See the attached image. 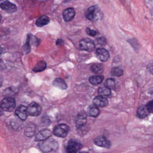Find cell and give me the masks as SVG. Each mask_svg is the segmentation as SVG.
Here are the masks:
<instances>
[{"instance_id": "16", "label": "cell", "mask_w": 153, "mask_h": 153, "mask_svg": "<svg viewBox=\"0 0 153 153\" xmlns=\"http://www.w3.org/2000/svg\"><path fill=\"white\" fill-rule=\"evenodd\" d=\"M53 85L54 87L62 90L67 89V87L66 82L61 78L55 79L53 82Z\"/></svg>"}, {"instance_id": "20", "label": "cell", "mask_w": 153, "mask_h": 153, "mask_svg": "<svg viewBox=\"0 0 153 153\" xmlns=\"http://www.w3.org/2000/svg\"><path fill=\"white\" fill-rule=\"evenodd\" d=\"M50 22V20L49 17L46 16L44 15L38 18L36 21V25L37 27L41 28L47 25Z\"/></svg>"}, {"instance_id": "36", "label": "cell", "mask_w": 153, "mask_h": 153, "mask_svg": "<svg viewBox=\"0 0 153 153\" xmlns=\"http://www.w3.org/2000/svg\"><path fill=\"white\" fill-rule=\"evenodd\" d=\"M5 50L4 48L3 47H1L0 46V57L2 55L3 53H4L5 52Z\"/></svg>"}, {"instance_id": "27", "label": "cell", "mask_w": 153, "mask_h": 153, "mask_svg": "<svg viewBox=\"0 0 153 153\" xmlns=\"http://www.w3.org/2000/svg\"><path fill=\"white\" fill-rule=\"evenodd\" d=\"M31 45L30 42L29 37V36L28 35L26 43L24 44V46H23V52H25L26 54H28V53H29L30 52Z\"/></svg>"}, {"instance_id": "4", "label": "cell", "mask_w": 153, "mask_h": 153, "mask_svg": "<svg viewBox=\"0 0 153 153\" xmlns=\"http://www.w3.org/2000/svg\"><path fill=\"white\" fill-rule=\"evenodd\" d=\"M69 130V127L66 124H59L54 127L53 134L59 138H65L67 136Z\"/></svg>"}, {"instance_id": "21", "label": "cell", "mask_w": 153, "mask_h": 153, "mask_svg": "<svg viewBox=\"0 0 153 153\" xmlns=\"http://www.w3.org/2000/svg\"><path fill=\"white\" fill-rule=\"evenodd\" d=\"M18 89L15 87L7 88L3 92V95L7 97H13L16 95L18 93Z\"/></svg>"}, {"instance_id": "19", "label": "cell", "mask_w": 153, "mask_h": 153, "mask_svg": "<svg viewBox=\"0 0 153 153\" xmlns=\"http://www.w3.org/2000/svg\"><path fill=\"white\" fill-rule=\"evenodd\" d=\"M100 111L97 106L90 105L87 109V114L90 117H96L99 115Z\"/></svg>"}, {"instance_id": "7", "label": "cell", "mask_w": 153, "mask_h": 153, "mask_svg": "<svg viewBox=\"0 0 153 153\" xmlns=\"http://www.w3.org/2000/svg\"><path fill=\"white\" fill-rule=\"evenodd\" d=\"M82 147L81 142L75 139L68 141L66 148V153H77Z\"/></svg>"}, {"instance_id": "11", "label": "cell", "mask_w": 153, "mask_h": 153, "mask_svg": "<svg viewBox=\"0 0 153 153\" xmlns=\"http://www.w3.org/2000/svg\"><path fill=\"white\" fill-rule=\"evenodd\" d=\"M52 132L48 129H44L39 132L35 137L36 141H41L49 138L51 136Z\"/></svg>"}, {"instance_id": "37", "label": "cell", "mask_w": 153, "mask_h": 153, "mask_svg": "<svg viewBox=\"0 0 153 153\" xmlns=\"http://www.w3.org/2000/svg\"><path fill=\"white\" fill-rule=\"evenodd\" d=\"M3 82V78L2 76L0 75V88L2 86Z\"/></svg>"}, {"instance_id": "39", "label": "cell", "mask_w": 153, "mask_h": 153, "mask_svg": "<svg viewBox=\"0 0 153 153\" xmlns=\"http://www.w3.org/2000/svg\"><path fill=\"white\" fill-rule=\"evenodd\" d=\"M1 15H0V22H1Z\"/></svg>"}, {"instance_id": "40", "label": "cell", "mask_w": 153, "mask_h": 153, "mask_svg": "<svg viewBox=\"0 0 153 153\" xmlns=\"http://www.w3.org/2000/svg\"><path fill=\"white\" fill-rule=\"evenodd\" d=\"M1 112H1V111H0V115H1Z\"/></svg>"}, {"instance_id": "32", "label": "cell", "mask_w": 153, "mask_h": 153, "mask_svg": "<svg viewBox=\"0 0 153 153\" xmlns=\"http://www.w3.org/2000/svg\"><path fill=\"white\" fill-rule=\"evenodd\" d=\"M146 106L148 109L150 111V112H152V111H153V101L151 100V101L149 102L148 103H147Z\"/></svg>"}, {"instance_id": "30", "label": "cell", "mask_w": 153, "mask_h": 153, "mask_svg": "<svg viewBox=\"0 0 153 153\" xmlns=\"http://www.w3.org/2000/svg\"><path fill=\"white\" fill-rule=\"evenodd\" d=\"M96 42L98 45L104 46L106 44V39L103 37L97 38L96 39Z\"/></svg>"}, {"instance_id": "23", "label": "cell", "mask_w": 153, "mask_h": 153, "mask_svg": "<svg viewBox=\"0 0 153 153\" xmlns=\"http://www.w3.org/2000/svg\"><path fill=\"white\" fill-rule=\"evenodd\" d=\"M46 67H47V64L46 62L43 60H41L37 63L32 70L35 73L42 72L45 70Z\"/></svg>"}, {"instance_id": "5", "label": "cell", "mask_w": 153, "mask_h": 153, "mask_svg": "<svg viewBox=\"0 0 153 153\" xmlns=\"http://www.w3.org/2000/svg\"><path fill=\"white\" fill-rule=\"evenodd\" d=\"M27 113L31 117H37L41 114L42 108L41 106L35 102H31L27 107Z\"/></svg>"}, {"instance_id": "34", "label": "cell", "mask_w": 153, "mask_h": 153, "mask_svg": "<svg viewBox=\"0 0 153 153\" xmlns=\"http://www.w3.org/2000/svg\"><path fill=\"white\" fill-rule=\"evenodd\" d=\"M42 122L45 125H50V120L47 117H44L42 119Z\"/></svg>"}, {"instance_id": "29", "label": "cell", "mask_w": 153, "mask_h": 153, "mask_svg": "<svg viewBox=\"0 0 153 153\" xmlns=\"http://www.w3.org/2000/svg\"><path fill=\"white\" fill-rule=\"evenodd\" d=\"M29 37L30 42L31 45V44H33L35 46H37L39 44L40 42V40L37 38L35 36L32 35H29Z\"/></svg>"}, {"instance_id": "6", "label": "cell", "mask_w": 153, "mask_h": 153, "mask_svg": "<svg viewBox=\"0 0 153 153\" xmlns=\"http://www.w3.org/2000/svg\"><path fill=\"white\" fill-rule=\"evenodd\" d=\"M80 48L81 50L91 52L95 48L94 42L89 38L83 39L80 41Z\"/></svg>"}, {"instance_id": "8", "label": "cell", "mask_w": 153, "mask_h": 153, "mask_svg": "<svg viewBox=\"0 0 153 153\" xmlns=\"http://www.w3.org/2000/svg\"><path fill=\"white\" fill-rule=\"evenodd\" d=\"M0 8L9 14H13L16 12L17 7L15 4L11 3L8 0H6L0 4Z\"/></svg>"}, {"instance_id": "35", "label": "cell", "mask_w": 153, "mask_h": 153, "mask_svg": "<svg viewBox=\"0 0 153 153\" xmlns=\"http://www.w3.org/2000/svg\"><path fill=\"white\" fill-rule=\"evenodd\" d=\"M64 43L63 40L61 39H58L56 41V44L57 45H61Z\"/></svg>"}, {"instance_id": "1", "label": "cell", "mask_w": 153, "mask_h": 153, "mask_svg": "<svg viewBox=\"0 0 153 153\" xmlns=\"http://www.w3.org/2000/svg\"><path fill=\"white\" fill-rule=\"evenodd\" d=\"M39 148L43 153H51L55 152L59 148V144L54 139H47L40 141L38 144Z\"/></svg>"}, {"instance_id": "14", "label": "cell", "mask_w": 153, "mask_h": 153, "mask_svg": "<svg viewBox=\"0 0 153 153\" xmlns=\"http://www.w3.org/2000/svg\"><path fill=\"white\" fill-rule=\"evenodd\" d=\"M93 103L97 107L103 108L108 105V100L103 96L98 95L94 98Z\"/></svg>"}, {"instance_id": "38", "label": "cell", "mask_w": 153, "mask_h": 153, "mask_svg": "<svg viewBox=\"0 0 153 153\" xmlns=\"http://www.w3.org/2000/svg\"><path fill=\"white\" fill-rule=\"evenodd\" d=\"M79 153H89L88 152H86V151H82V152H80Z\"/></svg>"}, {"instance_id": "24", "label": "cell", "mask_w": 153, "mask_h": 153, "mask_svg": "<svg viewBox=\"0 0 153 153\" xmlns=\"http://www.w3.org/2000/svg\"><path fill=\"white\" fill-rule=\"evenodd\" d=\"M92 72L96 74H101L103 71V65L99 63H97L92 65L91 68Z\"/></svg>"}, {"instance_id": "12", "label": "cell", "mask_w": 153, "mask_h": 153, "mask_svg": "<svg viewBox=\"0 0 153 153\" xmlns=\"http://www.w3.org/2000/svg\"><path fill=\"white\" fill-rule=\"evenodd\" d=\"M15 114L22 121H25L28 118L27 107L23 105H20L17 108L15 111Z\"/></svg>"}, {"instance_id": "3", "label": "cell", "mask_w": 153, "mask_h": 153, "mask_svg": "<svg viewBox=\"0 0 153 153\" xmlns=\"http://www.w3.org/2000/svg\"><path fill=\"white\" fill-rule=\"evenodd\" d=\"M85 17L89 20L96 21L102 18V14L97 6H92L87 10Z\"/></svg>"}, {"instance_id": "22", "label": "cell", "mask_w": 153, "mask_h": 153, "mask_svg": "<svg viewBox=\"0 0 153 153\" xmlns=\"http://www.w3.org/2000/svg\"><path fill=\"white\" fill-rule=\"evenodd\" d=\"M104 77L102 75L93 76L89 79V82L92 85L97 86L102 82Z\"/></svg>"}, {"instance_id": "17", "label": "cell", "mask_w": 153, "mask_h": 153, "mask_svg": "<svg viewBox=\"0 0 153 153\" xmlns=\"http://www.w3.org/2000/svg\"><path fill=\"white\" fill-rule=\"evenodd\" d=\"M87 123V118L85 114L81 113L78 114L75 119L76 126L78 128L82 127L85 125Z\"/></svg>"}, {"instance_id": "33", "label": "cell", "mask_w": 153, "mask_h": 153, "mask_svg": "<svg viewBox=\"0 0 153 153\" xmlns=\"http://www.w3.org/2000/svg\"><path fill=\"white\" fill-rule=\"evenodd\" d=\"M6 65H5L4 62H3V60L0 58V70H3L6 69Z\"/></svg>"}, {"instance_id": "15", "label": "cell", "mask_w": 153, "mask_h": 153, "mask_svg": "<svg viewBox=\"0 0 153 153\" xmlns=\"http://www.w3.org/2000/svg\"><path fill=\"white\" fill-rule=\"evenodd\" d=\"M146 105L140 106L137 110V115L140 118H144L148 117L151 113Z\"/></svg>"}, {"instance_id": "13", "label": "cell", "mask_w": 153, "mask_h": 153, "mask_svg": "<svg viewBox=\"0 0 153 153\" xmlns=\"http://www.w3.org/2000/svg\"><path fill=\"white\" fill-rule=\"evenodd\" d=\"M75 11L73 8H69L65 9L62 13L63 19L66 22H70L74 18Z\"/></svg>"}, {"instance_id": "25", "label": "cell", "mask_w": 153, "mask_h": 153, "mask_svg": "<svg viewBox=\"0 0 153 153\" xmlns=\"http://www.w3.org/2000/svg\"><path fill=\"white\" fill-rule=\"evenodd\" d=\"M98 93L99 95L109 96L111 93L110 89L105 86H102L100 87L98 89Z\"/></svg>"}, {"instance_id": "26", "label": "cell", "mask_w": 153, "mask_h": 153, "mask_svg": "<svg viewBox=\"0 0 153 153\" xmlns=\"http://www.w3.org/2000/svg\"><path fill=\"white\" fill-rule=\"evenodd\" d=\"M111 74L116 76H120L123 75V70L120 68L115 67L111 69Z\"/></svg>"}, {"instance_id": "9", "label": "cell", "mask_w": 153, "mask_h": 153, "mask_svg": "<svg viewBox=\"0 0 153 153\" xmlns=\"http://www.w3.org/2000/svg\"><path fill=\"white\" fill-rule=\"evenodd\" d=\"M95 144L98 146L109 149L111 146V143L109 139L104 136L97 137L94 141Z\"/></svg>"}, {"instance_id": "2", "label": "cell", "mask_w": 153, "mask_h": 153, "mask_svg": "<svg viewBox=\"0 0 153 153\" xmlns=\"http://www.w3.org/2000/svg\"><path fill=\"white\" fill-rule=\"evenodd\" d=\"M16 106L15 99L13 97H6L0 103V107L2 110L7 112H12Z\"/></svg>"}, {"instance_id": "10", "label": "cell", "mask_w": 153, "mask_h": 153, "mask_svg": "<svg viewBox=\"0 0 153 153\" xmlns=\"http://www.w3.org/2000/svg\"><path fill=\"white\" fill-rule=\"evenodd\" d=\"M96 55L99 60L102 62L107 61L110 58V54L106 49L98 48L96 51Z\"/></svg>"}, {"instance_id": "28", "label": "cell", "mask_w": 153, "mask_h": 153, "mask_svg": "<svg viewBox=\"0 0 153 153\" xmlns=\"http://www.w3.org/2000/svg\"><path fill=\"white\" fill-rule=\"evenodd\" d=\"M105 86L107 87L110 89H114L116 87V82L113 79H108L106 80L105 83Z\"/></svg>"}, {"instance_id": "18", "label": "cell", "mask_w": 153, "mask_h": 153, "mask_svg": "<svg viewBox=\"0 0 153 153\" xmlns=\"http://www.w3.org/2000/svg\"><path fill=\"white\" fill-rule=\"evenodd\" d=\"M36 130V126L35 125H29L24 130V134L28 138H31L35 135Z\"/></svg>"}, {"instance_id": "31", "label": "cell", "mask_w": 153, "mask_h": 153, "mask_svg": "<svg viewBox=\"0 0 153 153\" xmlns=\"http://www.w3.org/2000/svg\"><path fill=\"white\" fill-rule=\"evenodd\" d=\"M86 32L89 36H95L96 35L97 32L95 31L90 29L89 28H87L86 29Z\"/></svg>"}]
</instances>
